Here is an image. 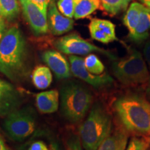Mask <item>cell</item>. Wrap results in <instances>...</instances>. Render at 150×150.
<instances>
[{"mask_svg":"<svg viewBox=\"0 0 150 150\" xmlns=\"http://www.w3.org/2000/svg\"><path fill=\"white\" fill-rule=\"evenodd\" d=\"M113 108L127 131L150 137V102L146 97L134 93L124 94L115 99Z\"/></svg>","mask_w":150,"mask_h":150,"instance_id":"6da1fadb","label":"cell"},{"mask_svg":"<svg viewBox=\"0 0 150 150\" xmlns=\"http://www.w3.org/2000/svg\"><path fill=\"white\" fill-rule=\"evenodd\" d=\"M27 45L18 27L9 28L0 40V72L11 80L22 76L25 67Z\"/></svg>","mask_w":150,"mask_h":150,"instance_id":"7a4b0ae2","label":"cell"},{"mask_svg":"<svg viewBox=\"0 0 150 150\" xmlns=\"http://www.w3.org/2000/svg\"><path fill=\"white\" fill-rule=\"evenodd\" d=\"M111 130L110 114L101 103H95L79 127L80 140L84 150H97Z\"/></svg>","mask_w":150,"mask_h":150,"instance_id":"3957f363","label":"cell"},{"mask_svg":"<svg viewBox=\"0 0 150 150\" xmlns=\"http://www.w3.org/2000/svg\"><path fill=\"white\" fill-rule=\"evenodd\" d=\"M61 111L71 123H77L85 117L93 102V94L83 84L70 81L62 86L59 93Z\"/></svg>","mask_w":150,"mask_h":150,"instance_id":"277c9868","label":"cell"},{"mask_svg":"<svg viewBox=\"0 0 150 150\" xmlns=\"http://www.w3.org/2000/svg\"><path fill=\"white\" fill-rule=\"evenodd\" d=\"M111 69L115 77L125 86L147 83L150 72L144 57L136 49L127 47V53L112 61Z\"/></svg>","mask_w":150,"mask_h":150,"instance_id":"5b68a950","label":"cell"},{"mask_svg":"<svg viewBox=\"0 0 150 150\" xmlns=\"http://www.w3.org/2000/svg\"><path fill=\"white\" fill-rule=\"evenodd\" d=\"M129 39L136 43L147 40L150 32V9L142 4L132 2L123 17Z\"/></svg>","mask_w":150,"mask_h":150,"instance_id":"8992f818","label":"cell"},{"mask_svg":"<svg viewBox=\"0 0 150 150\" xmlns=\"http://www.w3.org/2000/svg\"><path fill=\"white\" fill-rule=\"evenodd\" d=\"M4 128L16 141L21 142L33 134L35 129V115L30 107L18 108L6 116Z\"/></svg>","mask_w":150,"mask_h":150,"instance_id":"52a82bcc","label":"cell"},{"mask_svg":"<svg viewBox=\"0 0 150 150\" xmlns=\"http://www.w3.org/2000/svg\"><path fill=\"white\" fill-rule=\"evenodd\" d=\"M54 45L61 53L70 56L88 55L95 52L102 54L111 61L117 58L111 52L92 44L76 33H70L56 39Z\"/></svg>","mask_w":150,"mask_h":150,"instance_id":"ba28073f","label":"cell"},{"mask_svg":"<svg viewBox=\"0 0 150 150\" xmlns=\"http://www.w3.org/2000/svg\"><path fill=\"white\" fill-rule=\"evenodd\" d=\"M69 63L72 74L86 82L96 89L109 87L114 83V79L108 73L104 72L102 74H93L86 68L84 59L77 56H69Z\"/></svg>","mask_w":150,"mask_h":150,"instance_id":"9c48e42d","label":"cell"},{"mask_svg":"<svg viewBox=\"0 0 150 150\" xmlns=\"http://www.w3.org/2000/svg\"><path fill=\"white\" fill-rule=\"evenodd\" d=\"M19 2L22 7L24 18L34 34L40 35L47 33L49 30L47 13L43 12L30 0H19Z\"/></svg>","mask_w":150,"mask_h":150,"instance_id":"30bf717a","label":"cell"},{"mask_svg":"<svg viewBox=\"0 0 150 150\" xmlns=\"http://www.w3.org/2000/svg\"><path fill=\"white\" fill-rule=\"evenodd\" d=\"M88 29L92 38L103 44L118 40L115 24L110 20L93 18L90 22Z\"/></svg>","mask_w":150,"mask_h":150,"instance_id":"8fae6325","label":"cell"},{"mask_svg":"<svg viewBox=\"0 0 150 150\" xmlns=\"http://www.w3.org/2000/svg\"><path fill=\"white\" fill-rule=\"evenodd\" d=\"M47 22L49 29L54 35H61L69 32L74 27L72 18H67L62 14L54 1L49 5Z\"/></svg>","mask_w":150,"mask_h":150,"instance_id":"7c38bea8","label":"cell"},{"mask_svg":"<svg viewBox=\"0 0 150 150\" xmlns=\"http://www.w3.org/2000/svg\"><path fill=\"white\" fill-rule=\"evenodd\" d=\"M21 99L12 84L0 79V116H6L19 108Z\"/></svg>","mask_w":150,"mask_h":150,"instance_id":"4fadbf2b","label":"cell"},{"mask_svg":"<svg viewBox=\"0 0 150 150\" xmlns=\"http://www.w3.org/2000/svg\"><path fill=\"white\" fill-rule=\"evenodd\" d=\"M42 60L58 79H66L72 76L69 61L59 52L49 50L43 53Z\"/></svg>","mask_w":150,"mask_h":150,"instance_id":"5bb4252c","label":"cell"},{"mask_svg":"<svg viewBox=\"0 0 150 150\" xmlns=\"http://www.w3.org/2000/svg\"><path fill=\"white\" fill-rule=\"evenodd\" d=\"M60 104L59 91L56 90L38 93L35 97V104L41 113L50 114L58 110Z\"/></svg>","mask_w":150,"mask_h":150,"instance_id":"9a60e30c","label":"cell"},{"mask_svg":"<svg viewBox=\"0 0 150 150\" xmlns=\"http://www.w3.org/2000/svg\"><path fill=\"white\" fill-rule=\"evenodd\" d=\"M128 136L125 131L117 130L105 139L97 150H126Z\"/></svg>","mask_w":150,"mask_h":150,"instance_id":"2e32d148","label":"cell"},{"mask_svg":"<svg viewBox=\"0 0 150 150\" xmlns=\"http://www.w3.org/2000/svg\"><path fill=\"white\" fill-rule=\"evenodd\" d=\"M101 6L100 0H77L73 18L76 20L86 18L100 8Z\"/></svg>","mask_w":150,"mask_h":150,"instance_id":"e0dca14e","label":"cell"},{"mask_svg":"<svg viewBox=\"0 0 150 150\" xmlns=\"http://www.w3.org/2000/svg\"><path fill=\"white\" fill-rule=\"evenodd\" d=\"M33 83L37 88L46 89L51 85L52 82V74L51 70L44 65L37 66L33 71Z\"/></svg>","mask_w":150,"mask_h":150,"instance_id":"ac0fdd59","label":"cell"},{"mask_svg":"<svg viewBox=\"0 0 150 150\" xmlns=\"http://www.w3.org/2000/svg\"><path fill=\"white\" fill-rule=\"evenodd\" d=\"M133 0H100L102 8L112 16L127 11Z\"/></svg>","mask_w":150,"mask_h":150,"instance_id":"d6986e66","label":"cell"},{"mask_svg":"<svg viewBox=\"0 0 150 150\" xmlns=\"http://www.w3.org/2000/svg\"><path fill=\"white\" fill-rule=\"evenodd\" d=\"M19 0H0V8L4 20H15L20 13Z\"/></svg>","mask_w":150,"mask_h":150,"instance_id":"ffe728a7","label":"cell"},{"mask_svg":"<svg viewBox=\"0 0 150 150\" xmlns=\"http://www.w3.org/2000/svg\"><path fill=\"white\" fill-rule=\"evenodd\" d=\"M86 68L93 74L99 75L104 72L105 66L97 55L90 54L84 59Z\"/></svg>","mask_w":150,"mask_h":150,"instance_id":"44dd1931","label":"cell"},{"mask_svg":"<svg viewBox=\"0 0 150 150\" xmlns=\"http://www.w3.org/2000/svg\"><path fill=\"white\" fill-rule=\"evenodd\" d=\"M149 148L150 137H133L129 141L126 150H148Z\"/></svg>","mask_w":150,"mask_h":150,"instance_id":"7402d4cb","label":"cell"},{"mask_svg":"<svg viewBox=\"0 0 150 150\" xmlns=\"http://www.w3.org/2000/svg\"><path fill=\"white\" fill-rule=\"evenodd\" d=\"M76 1L77 0H59L56 6L62 14L67 18H72Z\"/></svg>","mask_w":150,"mask_h":150,"instance_id":"603a6c76","label":"cell"},{"mask_svg":"<svg viewBox=\"0 0 150 150\" xmlns=\"http://www.w3.org/2000/svg\"><path fill=\"white\" fill-rule=\"evenodd\" d=\"M67 150H83L79 137L72 136L69 138L67 142Z\"/></svg>","mask_w":150,"mask_h":150,"instance_id":"cb8c5ba5","label":"cell"},{"mask_svg":"<svg viewBox=\"0 0 150 150\" xmlns=\"http://www.w3.org/2000/svg\"><path fill=\"white\" fill-rule=\"evenodd\" d=\"M30 1L37 5L43 12L47 13L49 5L52 2V0H30Z\"/></svg>","mask_w":150,"mask_h":150,"instance_id":"d4e9b609","label":"cell"},{"mask_svg":"<svg viewBox=\"0 0 150 150\" xmlns=\"http://www.w3.org/2000/svg\"><path fill=\"white\" fill-rule=\"evenodd\" d=\"M143 57L146 63L148 65V68L150 71V38L146 41L143 48Z\"/></svg>","mask_w":150,"mask_h":150,"instance_id":"484cf974","label":"cell"},{"mask_svg":"<svg viewBox=\"0 0 150 150\" xmlns=\"http://www.w3.org/2000/svg\"><path fill=\"white\" fill-rule=\"evenodd\" d=\"M27 150H49V147L43 141L37 140L31 143Z\"/></svg>","mask_w":150,"mask_h":150,"instance_id":"4316f807","label":"cell"},{"mask_svg":"<svg viewBox=\"0 0 150 150\" xmlns=\"http://www.w3.org/2000/svg\"><path fill=\"white\" fill-rule=\"evenodd\" d=\"M6 31V24L5 22H0V40L2 38L4 33Z\"/></svg>","mask_w":150,"mask_h":150,"instance_id":"83f0119b","label":"cell"},{"mask_svg":"<svg viewBox=\"0 0 150 150\" xmlns=\"http://www.w3.org/2000/svg\"><path fill=\"white\" fill-rule=\"evenodd\" d=\"M145 94H146V98H147L150 102V76H149V80H148L147 81V87H146Z\"/></svg>","mask_w":150,"mask_h":150,"instance_id":"f1b7e54d","label":"cell"},{"mask_svg":"<svg viewBox=\"0 0 150 150\" xmlns=\"http://www.w3.org/2000/svg\"><path fill=\"white\" fill-rule=\"evenodd\" d=\"M49 150H61V147L58 145L56 142H52L50 145H49Z\"/></svg>","mask_w":150,"mask_h":150,"instance_id":"f546056e","label":"cell"},{"mask_svg":"<svg viewBox=\"0 0 150 150\" xmlns=\"http://www.w3.org/2000/svg\"><path fill=\"white\" fill-rule=\"evenodd\" d=\"M0 150H10L8 147L6 145L5 142H4L3 139L1 137H0Z\"/></svg>","mask_w":150,"mask_h":150,"instance_id":"4dcf8cb0","label":"cell"},{"mask_svg":"<svg viewBox=\"0 0 150 150\" xmlns=\"http://www.w3.org/2000/svg\"><path fill=\"white\" fill-rule=\"evenodd\" d=\"M140 1L143 4V5H145V6L150 9V0H140Z\"/></svg>","mask_w":150,"mask_h":150,"instance_id":"1f68e13d","label":"cell"},{"mask_svg":"<svg viewBox=\"0 0 150 150\" xmlns=\"http://www.w3.org/2000/svg\"><path fill=\"white\" fill-rule=\"evenodd\" d=\"M0 22H5L4 18V17L2 16V13H1V8H0Z\"/></svg>","mask_w":150,"mask_h":150,"instance_id":"d6a6232c","label":"cell"},{"mask_svg":"<svg viewBox=\"0 0 150 150\" xmlns=\"http://www.w3.org/2000/svg\"><path fill=\"white\" fill-rule=\"evenodd\" d=\"M148 150H150V148H149V149H148Z\"/></svg>","mask_w":150,"mask_h":150,"instance_id":"836d02e7","label":"cell"}]
</instances>
